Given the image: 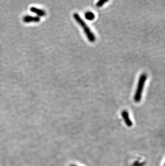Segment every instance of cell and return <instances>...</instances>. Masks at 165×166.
I'll return each instance as SVG.
<instances>
[{
    "instance_id": "6da1fadb",
    "label": "cell",
    "mask_w": 165,
    "mask_h": 166,
    "mask_svg": "<svg viewBox=\"0 0 165 166\" xmlns=\"http://www.w3.org/2000/svg\"><path fill=\"white\" fill-rule=\"evenodd\" d=\"M73 17L77 23L80 24V26L84 29V31L85 32L86 36L88 38L89 40L91 42H94L95 41V36H94L93 33L91 31L87 25L84 22V21L81 18L80 15L78 13H75L73 15Z\"/></svg>"
},
{
    "instance_id": "7a4b0ae2",
    "label": "cell",
    "mask_w": 165,
    "mask_h": 166,
    "mask_svg": "<svg viewBox=\"0 0 165 166\" xmlns=\"http://www.w3.org/2000/svg\"><path fill=\"white\" fill-rule=\"evenodd\" d=\"M146 80L147 75L145 74H141L139 77L137 84V89L134 96V100L136 102H139L141 100V96Z\"/></svg>"
},
{
    "instance_id": "3957f363",
    "label": "cell",
    "mask_w": 165,
    "mask_h": 166,
    "mask_svg": "<svg viewBox=\"0 0 165 166\" xmlns=\"http://www.w3.org/2000/svg\"><path fill=\"white\" fill-rule=\"evenodd\" d=\"M23 21L25 23L35 22L38 23L40 21V17L38 16H25L23 17Z\"/></svg>"
},
{
    "instance_id": "277c9868",
    "label": "cell",
    "mask_w": 165,
    "mask_h": 166,
    "mask_svg": "<svg viewBox=\"0 0 165 166\" xmlns=\"http://www.w3.org/2000/svg\"><path fill=\"white\" fill-rule=\"evenodd\" d=\"M121 114H122L123 118L124 120V122L126 123L128 126H129V127L132 126V121L130 118V117H129V114H128L127 111L123 110V111H122Z\"/></svg>"
},
{
    "instance_id": "5b68a950",
    "label": "cell",
    "mask_w": 165,
    "mask_h": 166,
    "mask_svg": "<svg viewBox=\"0 0 165 166\" xmlns=\"http://www.w3.org/2000/svg\"><path fill=\"white\" fill-rule=\"evenodd\" d=\"M31 11H32L33 13H35V14L37 15L38 17H42V16H45L46 15V13L45 10H43L38 9L37 8L32 7L30 8Z\"/></svg>"
},
{
    "instance_id": "8992f818",
    "label": "cell",
    "mask_w": 165,
    "mask_h": 166,
    "mask_svg": "<svg viewBox=\"0 0 165 166\" xmlns=\"http://www.w3.org/2000/svg\"><path fill=\"white\" fill-rule=\"evenodd\" d=\"M85 19L89 21H93L95 19V15L92 12L88 11L85 13Z\"/></svg>"
},
{
    "instance_id": "52a82bcc",
    "label": "cell",
    "mask_w": 165,
    "mask_h": 166,
    "mask_svg": "<svg viewBox=\"0 0 165 166\" xmlns=\"http://www.w3.org/2000/svg\"><path fill=\"white\" fill-rule=\"evenodd\" d=\"M108 2V0H100V1H99L97 2V5H96V6H97V7H102V6H103L105 3H106V2Z\"/></svg>"
},
{
    "instance_id": "ba28073f",
    "label": "cell",
    "mask_w": 165,
    "mask_h": 166,
    "mask_svg": "<svg viewBox=\"0 0 165 166\" xmlns=\"http://www.w3.org/2000/svg\"><path fill=\"white\" fill-rule=\"evenodd\" d=\"M164 166H165V165H164Z\"/></svg>"
},
{
    "instance_id": "9c48e42d",
    "label": "cell",
    "mask_w": 165,
    "mask_h": 166,
    "mask_svg": "<svg viewBox=\"0 0 165 166\" xmlns=\"http://www.w3.org/2000/svg\"></svg>"
}]
</instances>
